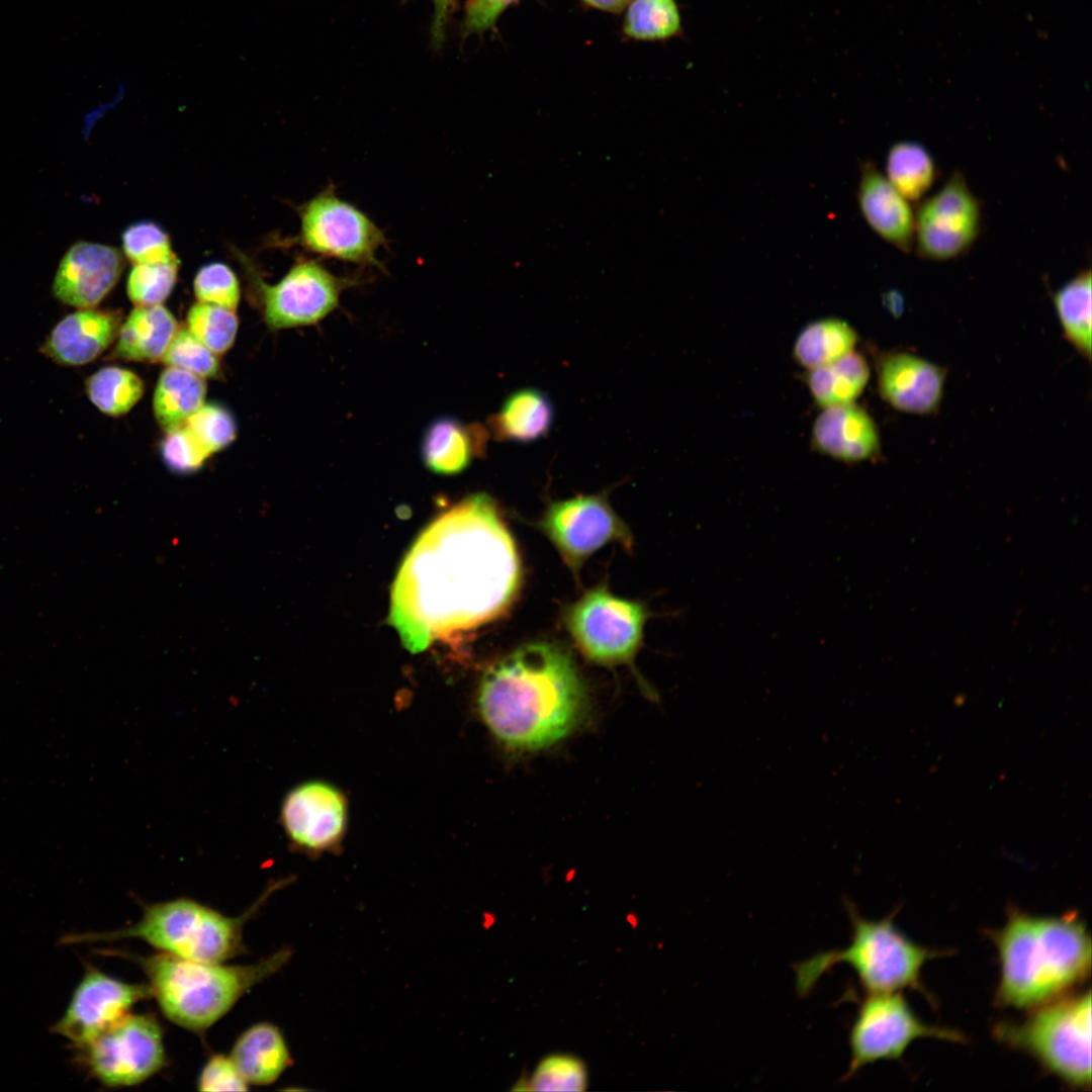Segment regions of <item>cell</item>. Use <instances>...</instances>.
<instances>
[{
	"instance_id": "obj_1",
	"label": "cell",
	"mask_w": 1092,
	"mask_h": 1092,
	"mask_svg": "<svg viewBox=\"0 0 1092 1092\" xmlns=\"http://www.w3.org/2000/svg\"><path fill=\"white\" fill-rule=\"evenodd\" d=\"M521 565L495 502L473 493L435 519L406 553L391 587L389 623L413 653L499 617Z\"/></svg>"
},
{
	"instance_id": "obj_2",
	"label": "cell",
	"mask_w": 1092,
	"mask_h": 1092,
	"mask_svg": "<svg viewBox=\"0 0 1092 1092\" xmlns=\"http://www.w3.org/2000/svg\"><path fill=\"white\" fill-rule=\"evenodd\" d=\"M477 696L487 728L516 750L543 748L567 735L585 698L570 655L548 642L527 643L492 664Z\"/></svg>"
},
{
	"instance_id": "obj_3",
	"label": "cell",
	"mask_w": 1092,
	"mask_h": 1092,
	"mask_svg": "<svg viewBox=\"0 0 1092 1092\" xmlns=\"http://www.w3.org/2000/svg\"><path fill=\"white\" fill-rule=\"evenodd\" d=\"M1000 969L995 1003L1034 1009L1082 984L1091 971V937L1076 914L1034 916L1009 907L1004 926L988 931Z\"/></svg>"
},
{
	"instance_id": "obj_4",
	"label": "cell",
	"mask_w": 1092,
	"mask_h": 1092,
	"mask_svg": "<svg viewBox=\"0 0 1092 1092\" xmlns=\"http://www.w3.org/2000/svg\"><path fill=\"white\" fill-rule=\"evenodd\" d=\"M289 951L281 949L251 965L199 962L160 952L133 957L151 994L175 1024L202 1032L225 1015L254 986L276 973Z\"/></svg>"
},
{
	"instance_id": "obj_5",
	"label": "cell",
	"mask_w": 1092,
	"mask_h": 1092,
	"mask_svg": "<svg viewBox=\"0 0 1092 1092\" xmlns=\"http://www.w3.org/2000/svg\"><path fill=\"white\" fill-rule=\"evenodd\" d=\"M846 908L852 925L848 945L817 952L794 965L795 987L800 996L808 995L819 979L837 964H847L869 994L916 990L932 1002V996L920 982L926 962L945 951L921 946L904 935L894 924V913L880 920L859 915L849 901Z\"/></svg>"
},
{
	"instance_id": "obj_6",
	"label": "cell",
	"mask_w": 1092,
	"mask_h": 1092,
	"mask_svg": "<svg viewBox=\"0 0 1092 1092\" xmlns=\"http://www.w3.org/2000/svg\"><path fill=\"white\" fill-rule=\"evenodd\" d=\"M268 895L269 891L238 917L223 915L188 898L173 899L147 905L142 917L125 928L70 939L91 942L136 938L171 956L223 963L244 951V925Z\"/></svg>"
},
{
	"instance_id": "obj_7",
	"label": "cell",
	"mask_w": 1092,
	"mask_h": 1092,
	"mask_svg": "<svg viewBox=\"0 0 1092 1092\" xmlns=\"http://www.w3.org/2000/svg\"><path fill=\"white\" fill-rule=\"evenodd\" d=\"M994 1035L1005 1045L1032 1056L1067 1085L1090 1089V989L1034 1008L1019 1023L1000 1022L994 1027Z\"/></svg>"
},
{
	"instance_id": "obj_8",
	"label": "cell",
	"mask_w": 1092,
	"mask_h": 1092,
	"mask_svg": "<svg viewBox=\"0 0 1092 1092\" xmlns=\"http://www.w3.org/2000/svg\"><path fill=\"white\" fill-rule=\"evenodd\" d=\"M298 240L324 258L383 269L377 258L387 247L383 231L361 209L343 200L333 184L301 205Z\"/></svg>"
},
{
	"instance_id": "obj_9",
	"label": "cell",
	"mask_w": 1092,
	"mask_h": 1092,
	"mask_svg": "<svg viewBox=\"0 0 1092 1092\" xmlns=\"http://www.w3.org/2000/svg\"><path fill=\"white\" fill-rule=\"evenodd\" d=\"M646 617L641 604L597 586L566 610L565 625L575 646L588 660L618 665L633 660Z\"/></svg>"
},
{
	"instance_id": "obj_10",
	"label": "cell",
	"mask_w": 1092,
	"mask_h": 1092,
	"mask_svg": "<svg viewBox=\"0 0 1092 1092\" xmlns=\"http://www.w3.org/2000/svg\"><path fill=\"white\" fill-rule=\"evenodd\" d=\"M922 1037L966 1040L957 1030L922 1022L900 992L869 994L859 1004L849 1030L850 1062L844 1079L869 1064L900 1060L907 1048Z\"/></svg>"
},
{
	"instance_id": "obj_11",
	"label": "cell",
	"mask_w": 1092,
	"mask_h": 1092,
	"mask_svg": "<svg viewBox=\"0 0 1092 1092\" xmlns=\"http://www.w3.org/2000/svg\"><path fill=\"white\" fill-rule=\"evenodd\" d=\"M80 1049L92 1075L110 1087L140 1084L166 1063L161 1026L148 1014H125Z\"/></svg>"
},
{
	"instance_id": "obj_12",
	"label": "cell",
	"mask_w": 1092,
	"mask_h": 1092,
	"mask_svg": "<svg viewBox=\"0 0 1092 1092\" xmlns=\"http://www.w3.org/2000/svg\"><path fill=\"white\" fill-rule=\"evenodd\" d=\"M982 205L967 179L954 171L915 212L913 250L929 261H949L968 253L982 228Z\"/></svg>"
},
{
	"instance_id": "obj_13",
	"label": "cell",
	"mask_w": 1092,
	"mask_h": 1092,
	"mask_svg": "<svg viewBox=\"0 0 1092 1092\" xmlns=\"http://www.w3.org/2000/svg\"><path fill=\"white\" fill-rule=\"evenodd\" d=\"M316 260H298L274 285H263L264 317L275 330L316 325L340 305L342 293L357 285Z\"/></svg>"
},
{
	"instance_id": "obj_14",
	"label": "cell",
	"mask_w": 1092,
	"mask_h": 1092,
	"mask_svg": "<svg viewBox=\"0 0 1092 1092\" xmlns=\"http://www.w3.org/2000/svg\"><path fill=\"white\" fill-rule=\"evenodd\" d=\"M540 527L575 574L583 562L610 542L631 546L628 529L603 495H578L552 503Z\"/></svg>"
},
{
	"instance_id": "obj_15",
	"label": "cell",
	"mask_w": 1092,
	"mask_h": 1092,
	"mask_svg": "<svg viewBox=\"0 0 1092 1092\" xmlns=\"http://www.w3.org/2000/svg\"><path fill=\"white\" fill-rule=\"evenodd\" d=\"M150 996L149 985L126 983L88 967L54 1030L82 1048Z\"/></svg>"
},
{
	"instance_id": "obj_16",
	"label": "cell",
	"mask_w": 1092,
	"mask_h": 1092,
	"mask_svg": "<svg viewBox=\"0 0 1092 1092\" xmlns=\"http://www.w3.org/2000/svg\"><path fill=\"white\" fill-rule=\"evenodd\" d=\"M280 817L293 844L322 851L335 846L344 834L347 803L336 787L320 781L306 782L285 796Z\"/></svg>"
},
{
	"instance_id": "obj_17",
	"label": "cell",
	"mask_w": 1092,
	"mask_h": 1092,
	"mask_svg": "<svg viewBox=\"0 0 1092 1092\" xmlns=\"http://www.w3.org/2000/svg\"><path fill=\"white\" fill-rule=\"evenodd\" d=\"M120 252L110 246L78 242L62 258L53 294L64 304L94 308L111 291L123 270Z\"/></svg>"
},
{
	"instance_id": "obj_18",
	"label": "cell",
	"mask_w": 1092,
	"mask_h": 1092,
	"mask_svg": "<svg viewBox=\"0 0 1092 1092\" xmlns=\"http://www.w3.org/2000/svg\"><path fill=\"white\" fill-rule=\"evenodd\" d=\"M878 388L894 408L908 414L928 415L941 402L944 370L908 352H887L877 361Z\"/></svg>"
},
{
	"instance_id": "obj_19",
	"label": "cell",
	"mask_w": 1092,
	"mask_h": 1092,
	"mask_svg": "<svg viewBox=\"0 0 1092 1092\" xmlns=\"http://www.w3.org/2000/svg\"><path fill=\"white\" fill-rule=\"evenodd\" d=\"M856 199L876 235L903 253L913 250L915 211L873 162L860 164Z\"/></svg>"
},
{
	"instance_id": "obj_20",
	"label": "cell",
	"mask_w": 1092,
	"mask_h": 1092,
	"mask_svg": "<svg viewBox=\"0 0 1092 1092\" xmlns=\"http://www.w3.org/2000/svg\"><path fill=\"white\" fill-rule=\"evenodd\" d=\"M119 313L108 309L82 308L61 318L40 346L56 364L82 366L100 356L116 339Z\"/></svg>"
},
{
	"instance_id": "obj_21",
	"label": "cell",
	"mask_w": 1092,
	"mask_h": 1092,
	"mask_svg": "<svg viewBox=\"0 0 1092 1092\" xmlns=\"http://www.w3.org/2000/svg\"><path fill=\"white\" fill-rule=\"evenodd\" d=\"M812 440L818 451L844 462L872 459L880 450L874 420L854 402L825 407L814 422Z\"/></svg>"
},
{
	"instance_id": "obj_22",
	"label": "cell",
	"mask_w": 1092,
	"mask_h": 1092,
	"mask_svg": "<svg viewBox=\"0 0 1092 1092\" xmlns=\"http://www.w3.org/2000/svg\"><path fill=\"white\" fill-rule=\"evenodd\" d=\"M488 431L478 423L465 424L452 416H440L426 427L420 446L428 470L438 475H457L485 453Z\"/></svg>"
},
{
	"instance_id": "obj_23",
	"label": "cell",
	"mask_w": 1092,
	"mask_h": 1092,
	"mask_svg": "<svg viewBox=\"0 0 1092 1092\" xmlns=\"http://www.w3.org/2000/svg\"><path fill=\"white\" fill-rule=\"evenodd\" d=\"M231 1059L248 1084L269 1085L291 1064L280 1029L260 1022L245 1030L236 1040Z\"/></svg>"
},
{
	"instance_id": "obj_24",
	"label": "cell",
	"mask_w": 1092,
	"mask_h": 1092,
	"mask_svg": "<svg viewBox=\"0 0 1092 1092\" xmlns=\"http://www.w3.org/2000/svg\"><path fill=\"white\" fill-rule=\"evenodd\" d=\"M178 329L162 304L135 306L119 328L113 355L127 361H161Z\"/></svg>"
},
{
	"instance_id": "obj_25",
	"label": "cell",
	"mask_w": 1092,
	"mask_h": 1092,
	"mask_svg": "<svg viewBox=\"0 0 1092 1092\" xmlns=\"http://www.w3.org/2000/svg\"><path fill=\"white\" fill-rule=\"evenodd\" d=\"M554 421L550 398L536 388L511 393L499 411L488 420L489 430L498 441L531 443L546 436Z\"/></svg>"
},
{
	"instance_id": "obj_26",
	"label": "cell",
	"mask_w": 1092,
	"mask_h": 1092,
	"mask_svg": "<svg viewBox=\"0 0 1092 1092\" xmlns=\"http://www.w3.org/2000/svg\"><path fill=\"white\" fill-rule=\"evenodd\" d=\"M205 395L204 378L167 366L159 377L153 398L158 424L166 433L184 425L204 404Z\"/></svg>"
},
{
	"instance_id": "obj_27",
	"label": "cell",
	"mask_w": 1092,
	"mask_h": 1092,
	"mask_svg": "<svg viewBox=\"0 0 1092 1092\" xmlns=\"http://www.w3.org/2000/svg\"><path fill=\"white\" fill-rule=\"evenodd\" d=\"M869 379L866 359L853 350L831 363L811 369L807 377L813 398L824 408L853 402Z\"/></svg>"
},
{
	"instance_id": "obj_28",
	"label": "cell",
	"mask_w": 1092,
	"mask_h": 1092,
	"mask_svg": "<svg viewBox=\"0 0 1092 1092\" xmlns=\"http://www.w3.org/2000/svg\"><path fill=\"white\" fill-rule=\"evenodd\" d=\"M885 176L910 202L920 201L934 185L937 166L930 152L914 141H900L886 156Z\"/></svg>"
},
{
	"instance_id": "obj_29",
	"label": "cell",
	"mask_w": 1092,
	"mask_h": 1092,
	"mask_svg": "<svg viewBox=\"0 0 1092 1092\" xmlns=\"http://www.w3.org/2000/svg\"><path fill=\"white\" fill-rule=\"evenodd\" d=\"M857 335L846 322L827 317L807 325L794 344V358L809 370L831 363L853 350Z\"/></svg>"
},
{
	"instance_id": "obj_30",
	"label": "cell",
	"mask_w": 1092,
	"mask_h": 1092,
	"mask_svg": "<svg viewBox=\"0 0 1092 1092\" xmlns=\"http://www.w3.org/2000/svg\"><path fill=\"white\" fill-rule=\"evenodd\" d=\"M1091 271L1082 270L1053 296L1067 340L1085 358L1091 357Z\"/></svg>"
},
{
	"instance_id": "obj_31",
	"label": "cell",
	"mask_w": 1092,
	"mask_h": 1092,
	"mask_svg": "<svg viewBox=\"0 0 1092 1092\" xmlns=\"http://www.w3.org/2000/svg\"><path fill=\"white\" fill-rule=\"evenodd\" d=\"M85 389L90 401L101 413L119 417L128 413L141 399L144 383L128 369L106 366L87 378Z\"/></svg>"
},
{
	"instance_id": "obj_32",
	"label": "cell",
	"mask_w": 1092,
	"mask_h": 1092,
	"mask_svg": "<svg viewBox=\"0 0 1092 1092\" xmlns=\"http://www.w3.org/2000/svg\"><path fill=\"white\" fill-rule=\"evenodd\" d=\"M681 20L675 0H631L623 21L624 34L635 40H664L677 35Z\"/></svg>"
},
{
	"instance_id": "obj_33",
	"label": "cell",
	"mask_w": 1092,
	"mask_h": 1092,
	"mask_svg": "<svg viewBox=\"0 0 1092 1092\" xmlns=\"http://www.w3.org/2000/svg\"><path fill=\"white\" fill-rule=\"evenodd\" d=\"M239 327L233 309L197 302L187 314V329L216 355L225 353L234 344Z\"/></svg>"
},
{
	"instance_id": "obj_34",
	"label": "cell",
	"mask_w": 1092,
	"mask_h": 1092,
	"mask_svg": "<svg viewBox=\"0 0 1092 1092\" xmlns=\"http://www.w3.org/2000/svg\"><path fill=\"white\" fill-rule=\"evenodd\" d=\"M178 269L177 256L167 262L134 265L126 282L130 301L135 306L162 304L175 286Z\"/></svg>"
},
{
	"instance_id": "obj_35",
	"label": "cell",
	"mask_w": 1092,
	"mask_h": 1092,
	"mask_svg": "<svg viewBox=\"0 0 1092 1092\" xmlns=\"http://www.w3.org/2000/svg\"><path fill=\"white\" fill-rule=\"evenodd\" d=\"M216 356L187 328H179L161 361L169 367L210 378L218 374L219 362Z\"/></svg>"
},
{
	"instance_id": "obj_36",
	"label": "cell",
	"mask_w": 1092,
	"mask_h": 1092,
	"mask_svg": "<svg viewBox=\"0 0 1092 1092\" xmlns=\"http://www.w3.org/2000/svg\"><path fill=\"white\" fill-rule=\"evenodd\" d=\"M122 249L134 265L167 262L176 257L168 235L149 221L132 224L123 232Z\"/></svg>"
},
{
	"instance_id": "obj_37",
	"label": "cell",
	"mask_w": 1092,
	"mask_h": 1092,
	"mask_svg": "<svg viewBox=\"0 0 1092 1092\" xmlns=\"http://www.w3.org/2000/svg\"><path fill=\"white\" fill-rule=\"evenodd\" d=\"M184 425L209 455L229 446L237 435L233 416L216 404H203Z\"/></svg>"
},
{
	"instance_id": "obj_38",
	"label": "cell",
	"mask_w": 1092,
	"mask_h": 1092,
	"mask_svg": "<svg viewBox=\"0 0 1092 1092\" xmlns=\"http://www.w3.org/2000/svg\"><path fill=\"white\" fill-rule=\"evenodd\" d=\"M529 1085L536 1091H581L585 1089L586 1071L579 1060L555 1055L541 1061Z\"/></svg>"
},
{
	"instance_id": "obj_39",
	"label": "cell",
	"mask_w": 1092,
	"mask_h": 1092,
	"mask_svg": "<svg viewBox=\"0 0 1092 1092\" xmlns=\"http://www.w3.org/2000/svg\"><path fill=\"white\" fill-rule=\"evenodd\" d=\"M193 286L199 302L233 310L239 305V280L233 270L222 263H210L201 267L196 273Z\"/></svg>"
},
{
	"instance_id": "obj_40",
	"label": "cell",
	"mask_w": 1092,
	"mask_h": 1092,
	"mask_svg": "<svg viewBox=\"0 0 1092 1092\" xmlns=\"http://www.w3.org/2000/svg\"><path fill=\"white\" fill-rule=\"evenodd\" d=\"M162 456L170 469L188 473L199 469L210 455L182 425L167 432L162 443Z\"/></svg>"
},
{
	"instance_id": "obj_41",
	"label": "cell",
	"mask_w": 1092,
	"mask_h": 1092,
	"mask_svg": "<svg viewBox=\"0 0 1092 1092\" xmlns=\"http://www.w3.org/2000/svg\"><path fill=\"white\" fill-rule=\"evenodd\" d=\"M201 1091H246L248 1083L231 1057L212 1056L201 1070L197 1081Z\"/></svg>"
},
{
	"instance_id": "obj_42",
	"label": "cell",
	"mask_w": 1092,
	"mask_h": 1092,
	"mask_svg": "<svg viewBox=\"0 0 1092 1092\" xmlns=\"http://www.w3.org/2000/svg\"><path fill=\"white\" fill-rule=\"evenodd\" d=\"M518 0H466L462 31L478 34L492 28L502 13Z\"/></svg>"
},
{
	"instance_id": "obj_43",
	"label": "cell",
	"mask_w": 1092,
	"mask_h": 1092,
	"mask_svg": "<svg viewBox=\"0 0 1092 1092\" xmlns=\"http://www.w3.org/2000/svg\"><path fill=\"white\" fill-rule=\"evenodd\" d=\"M434 13L431 27L432 41L435 47H440L445 38V32L449 18L456 8L457 0H433Z\"/></svg>"
},
{
	"instance_id": "obj_44",
	"label": "cell",
	"mask_w": 1092,
	"mask_h": 1092,
	"mask_svg": "<svg viewBox=\"0 0 1092 1092\" xmlns=\"http://www.w3.org/2000/svg\"><path fill=\"white\" fill-rule=\"evenodd\" d=\"M581 2L601 11L620 13L626 9L631 0H581Z\"/></svg>"
}]
</instances>
